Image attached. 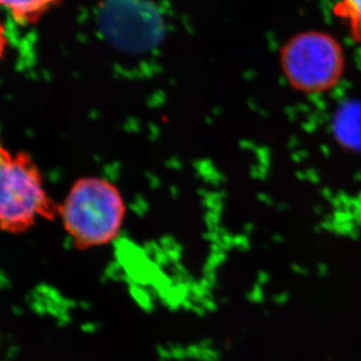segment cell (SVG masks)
<instances>
[{"label": "cell", "mask_w": 361, "mask_h": 361, "mask_svg": "<svg viewBox=\"0 0 361 361\" xmlns=\"http://www.w3.org/2000/svg\"><path fill=\"white\" fill-rule=\"evenodd\" d=\"M126 212L120 189L97 176L75 180L59 207V218L66 234L80 249L113 242L122 231Z\"/></svg>", "instance_id": "cell-1"}, {"label": "cell", "mask_w": 361, "mask_h": 361, "mask_svg": "<svg viewBox=\"0 0 361 361\" xmlns=\"http://www.w3.org/2000/svg\"><path fill=\"white\" fill-rule=\"evenodd\" d=\"M0 225L4 232L18 234L39 219L59 217V204L52 200L44 177L27 152L0 151Z\"/></svg>", "instance_id": "cell-2"}, {"label": "cell", "mask_w": 361, "mask_h": 361, "mask_svg": "<svg viewBox=\"0 0 361 361\" xmlns=\"http://www.w3.org/2000/svg\"><path fill=\"white\" fill-rule=\"evenodd\" d=\"M282 66L289 80L298 89L322 90L336 82L343 68L341 45L331 35L302 32L282 49Z\"/></svg>", "instance_id": "cell-3"}, {"label": "cell", "mask_w": 361, "mask_h": 361, "mask_svg": "<svg viewBox=\"0 0 361 361\" xmlns=\"http://www.w3.org/2000/svg\"><path fill=\"white\" fill-rule=\"evenodd\" d=\"M63 0H0L1 6L18 25H35Z\"/></svg>", "instance_id": "cell-4"}, {"label": "cell", "mask_w": 361, "mask_h": 361, "mask_svg": "<svg viewBox=\"0 0 361 361\" xmlns=\"http://www.w3.org/2000/svg\"><path fill=\"white\" fill-rule=\"evenodd\" d=\"M334 13L348 23L353 37L361 42V0H339Z\"/></svg>", "instance_id": "cell-5"}, {"label": "cell", "mask_w": 361, "mask_h": 361, "mask_svg": "<svg viewBox=\"0 0 361 361\" xmlns=\"http://www.w3.org/2000/svg\"><path fill=\"white\" fill-rule=\"evenodd\" d=\"M266 287L259 284L258 282L253 281L250 288L247 291L246 299L249 303L253 305H262L266 300Z\"/></svg>", "instance_id": "cell-6"}, {"label": "cell", "mask_w": 361, "mask_h": 361, "mask_svg": "<svg viewBox=\"0 0 361 361\" xmlns=\"http://www.w3.org/2000/svg\"><path fill=\"white\" fill-rule=\"evenodd\" d=\"M290 293L287 290H280L275 292L271 297L272 302L277 306H284L290 301Z\"/></svg>", "instance_id": "cell-7"}, {"label": "cell", "mask_w": 361, "mask_h": 361, "mask_svg": "<svg viewBox=\"0 0 361 361\" xmlns=\"http://www.w3.org/2000/svg\"><path fill=\"white\" fill-rule=\"evenodd\" d=\"M271 279H272V277H271L269 272H267V271L265 270H260L256 273L255 279H254V281L258 282L259 284L267 287L268 285L270 284Z\"/></svg>", "instance_id": "cell-8"}, {"label": "cell", "mask_w": 361, "mask_h": 361, "mask_svg": "<svg viewBox=\"0 0 361 361\" xmlns=\"http://www.w3.org/2000/svg\"><path fill=\"white\" fill-rule=\"evenodd\" d=\"M291 271L294 275L299 277H305L310 275V270L307 268L300 264H293L291 266Z\"/></svg>", "instance_id": "cell-9"}, {"label": "cell", "mask_w": 361, "mask_h": 361, "mask_svg": "<svg viewBox=\"0 0 361 361\" xmlns=\"http://www.w3.org/2000/svg\"><path fill=\"white\" fill-rule=\"evenodd\" d=\"M316 275L319 278H325L329 275V267L326 264H319L316 268Z\"/></svg>", "instance_id": "cell-10"}]
</instances>
